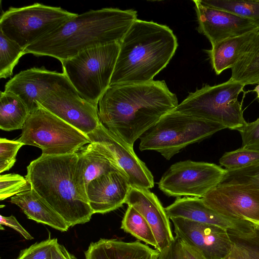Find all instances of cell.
Listing matches in <instances>:
<instances>
[{
    "instance_id": "6da1fadb",
    "label": "cell",
    "mask_w": 259,
    "mask_h": 259,
    "mask_svg": "<svg viewBox=\"0 0 259 259\" xmlns=\"http://www.w3.org/2000/svg\"><path fill=\"white\" fill-rule=\"evenodd\" d=\"M176 95L164 80L110 85L100 99V122L133 146L163 115L178 105Z\"/></svg>"
},
{
    "instance_id": "7a4b0ae2",
    "label": "cell",
    "mask_w": 259,
    "mask_h": 259,
    "mask_svg": "<svg viewBox=\"0 0 259 259\" xmlns=\"http://www.w3.org/2000/svg\"><path fill=\"white\" fill-rule=\"evenodd\" d=\"M137 17L133 9L90 10L25 48V54L48 56L63 62L85 50L120 42Z\"/></svg>"
},
{
    "instance_id": "3957f363",
    "label": "cell",
    "mask_w": 259,
    "mask_h": 259,
    "mask_svg": "<svg viewBox=\"0 0 259 259\" xmlns=\"http://www.w3.org/2000/svg\"><path fill=\"white\" fill-rule=\"evenodd\" d=\"M119 44L110 85L153 80L178 47L177 37L169 27L138 19Z\"/></svg>"
},
{
    "instance_id": "277c9868",
    "label": "cell",
    "mask_w": 259,
    "mask_h": 259,
    "mask_svg": "<svg viewBox=\"0 0 259 259\" xmlns=\"http://www.w3.org/2000/svg\"><path fill=\"white\" fill-rule=\"evenodd\" d=\"M77 153L42 155L27 167L25 178L69 227L89 222L94 212L75 181Z\"/></svg>"
},
{
    "instance_id": "5b68a950",
    "label": "cell",
    "mask_w": 259,
    "mask_h": 259,
    "mask_svg": "<svg viewBox=\"0 0 259 259\" xmlns=\"http://www.w3.org/2000/svg\"><path fill=\"white\" fill-rule=\"evenodd\" d=\"M225 128L220 123L172 110L142 135L139 149L157 151L169 160L188 145Z\"/></svg>"
},
{
    "instance_id": "8992f818",
    "label": "cell",
    "mask_w": 259,
    "mask_h": 259,
    "mask_svg": "<svg viewBox=\"0 0 259 259\" xmlns=\"http://www.w3.org/2000/svg\"><path fill=\"white\" fill-rule=\"evenodd\" d=\"M119 48L118 42L96 47L61 62L63 72L79 96L96 107L110 85Z\"/></svg>"
},
{
    "instance_id": "52a82bcc",
    "label": "cell",
    "mask_w": 259,
    "mask_h": 259,
    "mask_svg": "<svg viewBox=\"0 0 259 259\" xmlns=\"http://www.w3.org/2000/svg\"><path fill=\"white\" fill-rule=\"evenodd\" d=\"M244 87L243 84L230 78L212 86L206 84L190 93L173 111L238 131L247 123L242 105L238 100Z\"/></svg>"
},
{
    "instance_id": "ba28073f",
    "label": "cell",
    "mask_w": 259,
    "mask_h": 259,
    "mask_svg": "<svg viewBox=\"0 0 259 259\" xmlns=\"http://www.w3.org/2000/svg\"><path fill=\"white\" fill-rule=\"evenodd\" d=\"M77 15L38 3L10 7L1 14L0 31L25 49Z\"/></svg>"
},
{
    "instance_id": "9c48e42d",
    "label": "cell",
    "mask_w": 259,
    "mask_h": 259,
    "mask_svg": "<svg viewBox=\"0 0 259 259\" xmlns=\"http://www.w3.org/2000/svg\"><path fill=\"white\" fill-rule=\"evenodd\" d=\"M17 140L39 148L45 155L74 153L91 143L86 135L41 105L29 114Z\"/></svg>"
},
{
    "instance_id": "30bf717a",
    "label": "cell",
    "mask_w": 259,
    "mask_h": 259,
    "mask_svg": "<svg viewBox=\"0 0 259 259\" xmlns=\"http://www.w3.org/2000/svg\"><path fill=\"white\" fill-rule=\"evenodd\" d=\"M226 174V169L214 163L190 160L179 161L163 174L158 188L168 196L202 198L221 183Z\"/></svg>"
},
{
    "instance_id": "8fae6325",
    "label": "cell",
    "mask_w": 259,
    "mask_h": 259,
    "mask_svg": "<svg viewBox=\"0 0 259 259\" xmlns=\"http://www.w3.org/2000/svg\"><path fill=\"white\" fill-rule=\"evenodd\" d=\"M91 143L111 159L127 178L131 186L149 189L154 178L132 146L108 130L101 122L96 130L87 135Z\"/></svg>"
},
{
    "instance_id": "7c38bea8",
    "label": "cell",
    "mask_w": 259,
    "mask_h": 259,
    "mask_svg": "<svg viewBox=\"0 0 259 259\" xmlns=\"http://www.w3.org/2000/svg\"><path fill=\"white\" fill-rule=\"evenodd\" d=\"M176 237L198 252L205 259H225L233 243L227 230L181 218H172Z\"/></svg>"
},
{
    "instance_id": "4fadbf2b",
    "label": "cell",
    "mask_w": 259,
    "mask_h": 259,
    "mask_svg": "<svg viewBox=\"0 0 259 259\" xmlns=\"http://www.w3.org/2000/svg\"><path fill=\"white\" fill-rule=\"evenodd\" d=\"M70 84L63 72L49 70L44 67H33L15 75L6 83L5 91L20 98L30 114L37 110L53 92Z\"/></svg>"
},
{
    "instance_id": "5bb4252c",
    "label": "cell",
    "mask_w": 259,
    "mask_h": 259,
    "mask_svg": "<svg viewBox=\"0 0 259 259\" xmlns=\"http://www.w3.org/2000/svg\"><path fill=\"white\" fill-rule=\"evenodd\" d=\"M40 105L86 135L100 123L98 107L81 97L72 84L53 92Z\"/></svg>"
},
{
    "instance_id": "9a60e30c",
    "label": "cell",
    "mask_w": 259,
    "mask_h": 259,
    "mask_svg": "<svg viewBox=\"0 0 259 259\" xmlns=\"http://www.w3.org/2000/svg\"><path fill=\"white\" fill-rule=\"evenodd\" d=\"M208 207L224 216L259 221V190L240 184H220L202 198Z\"/></svg>"
},
{
    "instance_id": "2e32d148",
    "label": "cell",
    "mask_w": 259,
    "mask_h": 259,
    "mask_svg": "<svg viewBox=\"0 0 259 259\" xmlns=\"http://www.w3.org/2000/svg\"><path fill=\"white\" fill-rule=\"evenodd\" d=\"M199 33L205 35L211 46L225 39L240 35L259 27V23L228 12L193 1Z\"/></svg>"
},
{
    "instance_id": "e0dca14e",
    "label": "cell",
    "mask_w": 259,
    "mask_h": 259,
    "mask_svg": "<svg viewBox=\"0 0 259 259\" xmlns=\"http://www.w3.org/2000/svg\"><path fill=\"white\" fill-rule=\"evenodd\" d=\"M125 203L134 207L147 221L155 237L158 252L167 249L175 242L169 218L157 196L149 189L131 187Z\"/></svg>"
},
{
    "instance_id": "ac0fdd59",
    "label": "cell",
    "mask_w": 259,
    "mask_h": 259,
    "mask_svg": "<svg viewBox=\"0 0 259 259\" xmlns=\"http://www.w3.org/2000/svg\"><path fill=\"white\" fill-rule=\"evenodd\" d=\"M169 218H181L196 222L217 226L229 231L247 234L253 230L250 222L222 215L205 204L202 198L184 197L177 198L165 208Z\"/></svg>"
},
{
    "instance_id": "d6986e66",
    "label": "cell",
    "mask_w": 259,
    "mask_h": 259,
    "mask_svg": "<svg viewBox=\"0 0 259 259\" xmlns=\"http://www.w3.org/2000/svg\"><path fill=\"white\" fill-rule=\"evenodd\" d=\"M131 186L119 171H112L91 181L87 188L89 204L94 213H106L125 203Z\"/></svg>"
},
{
    "instance_id": "ffe728a7",
    "label": "cell",
    "mask_w": 259,
    "mask_h": 259,
    "mask_svg": "<svg viewBox=\"0 0 259 259\" xmlns=\"http://www.w3.org/2000/svg\"><path fill=\"white\" fill-rule=\"evenodd\" d=\"M76 153L75 183L81 195L88 201L87 188L91 181L112 171H119L124 174L94 143H91L83 146Z\"/></svg>"
},
{
    "instance_id": "44dd1931",
    "label": "cell",
    "mask_w": 259,
    "mask_h": 259,
    "mask_svg": "<svg viewBox=\"0 0 259 259\" xmlns=\"http://www.w3.org/2000/svg\"><path fill=\"white\" fill-rule=\"evenodd\" d=\"M159 254L139 240L127 242L104 238L91 243L84 252L85 259H157Z\"/></svg>"
},
{
    "instance_id": "7402d4cb",
    "label": "cell",
    "mask_w": 259,
    "mask_h": 259,
    "mask_svg": "<svg viewBox=\"0 0 259 259\" xmlns=\"http://www.w3.org/2000/svg\"><path fill=\"white\" fill-rule=\"evenodd\" d=\"M28 219L49 226L61 232L69 228L63 219L33 189L20 193L11 198Z\"/></svg>"
},
{
    "instance_id": "603a6c76",
    "label": "cell",
    "mask_w": 259,
    "mask_h": 259,
    "mask_svg": "<svg viewBox=\"0 0 259 259\" xmlns=\"http://www.w3.org/2000/svg\"><path fill=\"white\" fill-rule=\"evenodd\" d=\"M259 32V27L245 34L223 40L206 50L217 75L232 68Z\"/></svg>"
},
{
    "instance_id": "cb8c5ba5",
    "label": "cell",
    "mask_w": 259,
    "mask_h": 259,
    "mask_svg": "<svg viewBox=\"0 0 259 259\" xmlns=\"http://www.w3.org/2000/svg\"><path fill=\"white\" fill-rule=\"evenodd\" d=\"M30 112L23 101L4 91L0 94V128L5 131L22 129Z\"/></svg>"
},
{
    "instance_id": "d4e9b609",
    "label": "cell",
    "mask_w": 259,
    "mask_h": 259,
    "mask_svg": "<svg viewBox=\"0 0 259 259\" xmlns=\"http://www.w3.org/2000/svg\"><path fill=\"white\" fill-rule=\"evenodd\" d=\"M230 79L244 86L259 83V32L231 68Z\"/></svg>"
},
{
    "instance_id": "484cf974",
    "label": "cell",
    "mask_w": 259,
    "mask_h": 259,
    "mask_svg": "<svg viewBox=\"0 0 259 259\" xmlns=\"http://www.w3.org/2000/svg\"><path fill=\"white\" fill-rule=\"evenodd\" d=\"M121 229L147 244L157 248L152 230L144 218L134 207L128 206L121 221Z\"/></svg>"
},
{
    "instance_id": "4316f807",
    "label": "cell",
    "mask_w": 259,
    "mask_h": 259,
    "mask_svg": "<svg viewBox=\"0 0 259 259\" xmlns=\"http://www.w3.org/2000/svg\"><path fill=\"white\" fill-rule=\"evenodd\" d=\"M202 4L259 23V0H199Z\"/></svg>"
},
{
    "instance_id": "83f0119b",
    "label": "cell",
    "mask_w": 259,
    "mask_h": 259,
    "mask_svg": "<svg viewBox=\"0 0 259 259\" xmlns=\"http://www.w3.org/2000/svg\"><path fill=\"white\" fill-rule=\"evenodd\" d=\"M24 49L0 31V78L11 77Z\"/></svg>"
},
{
    "instance_id": "f1b7e54d",
    "label": "cell",
    "mask_w": 259,
    "mask_h": 259,
    "mask_svg": "<svg viewBox=\"0 0 259 259\" xmlns=\"http://www.w3.org/2000/svg\"><path fill=\"white\" fill-rule=\"evenodd\" d=\"M220 165L227 170H236L259 164V150L240 147L226 152L219 160Z\"/></svg>"
},
{
    "instance_id": "f546056e",
    "label": "cell",
    "mask_w": 259,
    "mask_h": 259,
    "mask_svg": "<svg viewBox=\"0 0 259 259\" xmlns=\"http://www.w3.org/2000/svg\"><path fill=\"white\" fill-rule=\"evenodd\" d=\"M233 243L246 259H259V229L254 226L253 230L247 234L227 230Z\"/></svg>"
},
{
    "instance_id": "4dcf8cb0",
    "label": "cell",
    "mask_w": 259,
    "mask_h": 259,
    "mask_svg": "<svg viewBox=\"0 0 259 259\" xmlns=\"http://www.w3.org/2000/svg\"><path fill=\"white\" fill-rule=\"evenodd\" d=\"M220 184H240L259 190V164L236 170H227Z\"/></svg>"
},
{
    "instance_id": "1f68e13d",
    "label": "cell",
    "mask_w": 259,
    "mask_h": 259,
    "mask_svg": "<svg viewBox=\"0 0 259 259\" xmlns=\"http://www.w3.org/2000/svg\"><path fill=\"white\" fill-rule=\"evenodd\" d=\"M31 189V185L26 179L20 175L9 174L0 176L1 200Z\"/></svg>"
},
{
    "instance_id": "d6a6232c",
    "label": "cell",
    "mask_w": 259,
    "mask_h": 259,
    "mask_svg": "<svg viewBox=\"0 0 259 259\" xmlns=\"http://www.w3.org/2000/svg\"><path fill=\"white\" fill-rule=\"evenodd\" d=\"M24 144L17 140L0 139V172L9 170L16 161L18 151Z\"/></svg>"
},
{
    "instance_id": "836d02e7",
    "label": "cell",
    "mask_w": 259,
    "mask_h": 259,
    "mask_svg": "<svg viewBox=\"0 0 259 259\" xmlns=\"http://www.w3.org/2000/svg\"><path fill=\"white\" fill-rule=\"evenodd\" d=\"M57 240L50 238L35 243L21 250L17 259H51V249Z\"/></svg>"
},
{
    "instance_id": "e575fe53",
    "label": "cell",
    "mask_w": 259,
    "mask_h": 259,
    "mask_svg": "<svg viewBox=\"0 0 259 259\" xmlns=\"http://www.w3.org/2000/svg\"><path fill=\"white\" fill-rule=\"evenodd\" d=\"M241 137L242 147L259 150V117L247 122L238 131Z\"/></svg>"
},
{
    "instance_id": "d590c367",
    "label": "cell",
    "mask_w": 259,
    "mask_h": 259,
    "mask_svg": "<svg viewBox=\"0 0 259 259\" xmlns=\"http://www.w3.org/2000/svg\"><path fill=\"white\" fill-rule=\"evenodd\" d=\"M177 259H205L198 252L175 236Z\"/></svg>"
},
{
    "instance_id": "8d00e7d4",
    "label": "cell",
    "mask_w": 259,
    "mask_h": 259,
    "mask_svg": "<svg viewBox=\"0 0 259 259\" xmlns=\"http://www.w3.org/2000/svg\"><path fill=\"white\" fill-rule=\"evenodd\" d=\"M0 224L10 227L19 233L26 240H32L33 237L20 225L13 215H0Z\"/></svg>"
},
{
    "instance_id": "74e56055",
    "label": "cell",
    "mask_w": 259,
    "mask_h": 259,
    "mask_svg": "<svg viewBox=\"0 0 259 259\" xmlns=\"http://www.w3.org/2000/svg\"><path fill=\"white\" fill-rule=\"evenodd\" d=\"M51 259H77L66 248L56 241L51 249Z\"/></svg>"
},
{
    "instance_id": "f35d334b",
    "label": "cell",
    "mask_w": 259,
    "mask_h": 259,
    "mask_svg": "<svg viewBox=\"0 0 259 259\" xmlns=\"http://www.w3.org/2000/svg\"><path fill=\"white\" fill-rule=\"evenodd\" d=\"M225 259H246L240 250L233 244L232 250Z\"/></svg>"
},
{
    "instance_id": "ab89813d",
    "label": "cell",
    "mask_w": 259,
    "mask_h": 259,
    "mask_svg": "<svg viewBox=\"0 0 259 259\" xmlns=\"http://www.w3.org/2000/svg\"><path fill=\"white\" fill-rule=\"evenodd\" d=\"M247 221L251 223L254 226L259 229V221H255L252 220H248Z\"/></svg>"
},
{
    "instance_id": "60d3db41",
    "label": "cell",
    "mask_w": 259,
    "mask_h": 259,
    "mask_svg": "<svg viewBox=\"0 0 259 259\" xmlns=\"http://www.w3.org/2000/svg\"><path fill=\"white\" fill-rule=\"evenodd\" d=\"M253 91L256 92L257 94V97L259 99V83L255 87L253 90Z\"/></svg>"
}]
</instances>
